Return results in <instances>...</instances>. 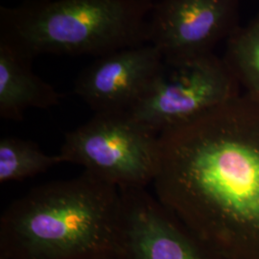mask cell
Returning a JSON list of instances; mask_svg holds the SVG:
<instances>
[{
  "mask_svg": "<svg viewBox=\"0 0 259 259\" xmlns=\"http://www.w3.org/2000/svg\"><path fill=\"white\" fill-rule=\"evenodd\" d=\"M155 196L224 259H259V102L245 94L158 135Z\"/></svg>",
  "mask_w": 259,
  "mask_h": 259,
  "instance_id": "1",
  "label": "cell"
},
{
  "mask_svg": "<svg viewBox=\"0 0 259 259\" xmlns=\"http://www.w3.org/2000/svg\"><path fill=\"white\" fill-rule=\"evenodd\" d=\"M118 187L83 171L38 185L0 218V259H109L116 256Z\"/></svg>",
  "mask_w": 259,
  "mask_h": 259,
  "instance_id": "2",
  "label": "cell"
},
{
  "mask_svg": "<svg viewBox=\"0 0 259 259\" xmlns=\"http://www.w3.org/2000/svg\"><path fill=\"white\" fill-rule=\"evenodd\" d=\"M152 0H37L0 7V37L35 58L97 57L148 44Z\"/></svg>",
  "mask_w": 259,
  "mask_h": 259,
  "instance_id": "3",
  "label": "cell"
},
{
  "mask_svg": "<svg viewBox=\"0 0 259 259\" xmlns=\"http://www.w3.org/2000/svg\"><path fill=\"white\" fill-rule=\"evenodd\" d=\"M59 155L119 189L146 188L157 175L158 135L128 113H96L65 134Z\"/></svg>",
  "mask_w": 259,
  "mask_h": 259,
  "instance_id": "4",
  "label": "cell"
},
{
  "mask_svg": "<svg viewBox=\"0 0 259 259\" xmlns=\"http://www.w3.org/2000/svg\"><path fill=\"white\" fill-rule=\"evenodd\" d=\"M241 94L236 78L223 58L215 54L174 64L164 62L148 91L127 113L159 135Z\"/></svg>",
  "mask_w": 259,
  "mask_h": 259,
  "instance_id": "5",
  "label": "cell"
},
{
  "mask_svg": "<svg viewBox=\"0 0 259 259\" xmlns=\"http://www.w3.org/2000/svg\"><path fill=\"white\" fill-rule=\"evenodd\" d=\"M236 0L154 1L148 21V44L165 63L214 54L215 47L239 26Z\"/></svg>",
  "mask_w": 259,
  "mask_h": 259,
  "instance_id": "6",
  "label": "cell"
},
{
  "mask_svg": "<svg viewBox=\"0 0 259 259\" xmlns=\"http://www.w3.org/2000/svg\"><path fill=\"white\" fill-rule=\"evenodd\" d=\"M117 259H224L146 188H124Z\"/></svg>",
  "mask_w": 259,
  "mask_h": 259,
  "instance_id": "7",
  "label": "cell"
},
{
  "mask_svg": "<svg viewBox=\"0 0 259 259\" xmlns=\"http://www.w3.org/2000/svg\"><path fill=\"white\" fill-rule=\"evenodd\" d=\"M164 60L151 44L97 57L76 79L74 93L96 113H127L160 73Z\"/></svg>",
  "mask_w": 259,
  "mask_h": 259,
  "instance_id": "8",
  "label": "cell"
},
{
  "mask_svg": "<svg viewBox=\"0 0 259 259\" xmlns=\"http://www.w3.org/2000/svg\"><path fill=\"white\" fill-rule=\"evenodd\" d=\"M32 60L20 48L0 37V117L19 121L28 109H49L63 95L32 70Z\"/></svg>",
  "mask_w": 259,
  "mask_h": 259,
  "instance_id": "9",
  "label": "cell"
},
{
  "mask_svg": "<svg viewBox=\"0 0 259 259\" xmlns=\"http://www.w3.org/2000/svg\"><path fill=\"white\" fill-rule=\"evenodd\" d=\"M223 60L243 90L259 102V15L236 28L226 40Z\"/></svg>",
  "mask_w": 259,
  "mask_h": 259,
  "instance_id": "10",
  "label": "cell"
},
{
  "mask_svg": "<svg viewBox=\"0 0 259 259\" xmlns=\"http://www.w3.org/2000/svg\"><path fill=\"white\" fill-rule=\"evenodd\" d=\"M64 162L60 155H47L33 141L14 137L0 139L1 184L37 176Z\"/></svg>",
  "mask_w": 259,
  "mask_h": 259,
  "instance_id": "11",
  "label": "cell"
},
{
  "mask_svg": "<svg viewBox=\"0 0 259 259\" xmlns=\"http://www.w3.org/2000/svg\"><path fill=\"white\" fill-rule=\"evenodd\" d=\"M109 259H117V258H116V256H115V257H111V258H109Z\"/></svg>",
  "mask_w": 259,
  "mask_h": 259,
  "instance_id": "12",
  "label": "cell"
}]
</instances>
